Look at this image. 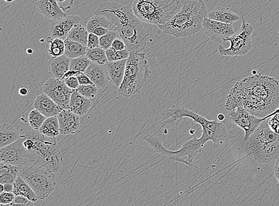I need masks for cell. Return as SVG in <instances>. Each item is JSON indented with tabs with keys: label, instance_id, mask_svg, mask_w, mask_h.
Wrapping results in <instances>:
<instances>
[{
	"label": "cell",
	"instance_id": "49",
	"mask_svg": "<svg viewBox=\"0 0 279 206\" xmlns=\"http://www.w3.org/2000/svg\"><path fill=\"white\" fill-rule=\"evenodd\" d=\"M19 93L22 96H26L30 93V89H29L27 86H23L19 89Z\"/></svg>",
	"mask_w": 279,
	"mask_h": 206
},
{
	"label": "cell",
	"instance_id": "40",
	"mask_svg": "<svg viewBox=\"0 0 279 206\" xmlns=\"http://www.w3.org/2000/svg\"><path fill=\"white\" fill-rule=\"evenodd\" d=\"M268 123L271 129L279 134V113L271 116L268 118Z\"/></svg>",
	"mask_w": 279,
	"mask_h": 206
},
{
	"label": "cell",
	"instance_id": "26",
	"mask_svg": "<svg viewBox=\"0 0 279 206\" xmlns=\"http://www.w3.org/2000/svg\"><path fill=\"white\" fill-rule=\"evenodd\" d=\"M19 168L8 162H0V183H14L20 174Z\"/></svg>",
	"mask_w": 279,
	"mask_h": 206
},
{
	"label": "cell",
	"instance_id": "46",
	"mask_svg": "<svg viewBox=\"0 0 279 206\" xmlns=\"http://www.w3.org/2000/svg\"><path fill=\"white\" fill-rule=\"evenodd\" d=\"M78 77L80 85H94L89 77L85 73H82Z\"/></svg>",
	"mask_w": 279,
	"mask_h": 206
},
{
	"label": "cell",
	"instance_id": "28",
	"mask_svg": "<svg viewBox=\"0 0 279 206\" xmlns=\"http://www.w3.org/2000/svg\"><path fill=\"white\" fill-rule=\"evenodd\" d=\"M65 55L70 59L86 56L87 47L75 41L66 38Z\"/></svg>",
	"mask_w": 279,
	"mask_h": 206
},
{
	"label": "cell",
	"instance_id": "14",
	"mask_svg": "<svg viewBox=\"0 0 279 206\" xmlns=\"http://www.w3.org/2000/svg\"><path fill=\"white\" fill-rule=\"evenodd\" d=\"M203 28L205 34L215 43L222 44L227 38L235 34L232 24L212 20L207 17L204 19Z\"/></svg>",
	"mask_w": 279,
	"mask_h": 206
},
{
	"label": "cell",
	"instance_id": "2",
	"mask_svg": "<svg viewBox=\"0 0 279 206\" xmlns=\"http://www.w3.org/2000/svg\"><path fill=\"white\" fill-rule=\"evenodd\" d=\"M94 14L106 16L130 53L144 52L146 50L148 34L144 22L137 17L133 9L117 2H106L99 5Z\"/></svg>",
	"mask_w": 279,
	"mask_h": 206
},
{
	"label": "cell",
	"instance_id": "1",
	"mask_svg": "<svg viewBox=\"0 0 279 206\" xmlns=\"http://www.w3.org/2000/svg\"><path fill=\"white\" fill-rule=\"evenodd\" d=\"M238 107L259 118H269L278 113L279 81L255 74L237 82L227 96L224 107L230 111Z\"/></svg>",
	"mask_w": 279,
	"mask_h": 206
},
{
	"label": "cell",
	"instance_id": "22",
	"mask_svg": "<svg viewBox=\"0 0 279 206\" xmlns=\"http://www.w3.org/2000/svg\"><path fill=\"white\" fill-rule=\"evenodd\" d=\"M91 106L90 99L85 97L75 90L70 98L69 108L73 113L81 117L88 113Z\"/></svg>",
	"mask_w": 279,
	"mask_h": 206
},
{
	"label": "cell",
	"instance_id": "48",
	"mask_svg": "<svg viewBox=\"0 0 279 206\" xmlns=\"http://www.w3.org/2000/svg\"><path fill=\"white\" fill-rule=\"evenodd\" d=\"M274 175L279 183V158L276 160L274 167Z\"/></svg>",
	"mask_w": 279,
	"mask_h": 206
},
{
	"label": "cell",
	"instance_id": "38",
	"mask_svg": "<svg viewBox=\"0 0 279 206\" xmlns=\"http://www.w3.org/2000/svg\"><path fill=\"white\" fill-rule=\"evenodd\" d=\"M98 89L95 85H80L76 91L85 97L91 99L97 96Z\"/></svg>",
	"mask_w": 279,
	"mask_h": 206
},
{
	"label": "cell",
	"instance_id": "34",
	"mask_svg": "<svg viewBox=\"0 0 279 206\" xmlns=\"http://www.w3.org/2000/svg\"><path fill=\"white\" fill-rule=\"evenodd\" d=\"M91 63L92 61L86 56L70 59V69L85 73Z\"/></svg>",
	"mask_w": 279,
	"mask_h": 206
},
{
	"label": "cell",
	"instance_id": "31",
	"mask_svg": "<svg viewBox=\"0 0 279 206\" xmlns=\"http://www.w3.org/2000/svg\"><path fill=\"white\" fill-rule=\"evenodd\" d=\"M99 27H103L110 30H113L114 28L112 22L106 16L102 15H95L86 24V28L89 33H92L94 29Z\"/></svg>",
	"mask_w": 279,
	"mask_h": 206
},
{
	"label": "cell",
	"instance_id": "24",
	"mask_svg": "<svg viewBox=\"0 0 279 206\" xmlns=\"http://www.w3.org/2000/svg\"><path fill=\"white\" fill-rule=\"evenodd\" d=\"M207 18L214 21L229 24L235 23L241 19V17L239 15L235 14L229 9L222 7V6H219L208 12Z\"/></svg>",
	"mask_w": 279,
	"mask_h": 206
},
{
	"label": "cell",
	"instance_id": "41",
	"mask_svg": "<svg viewBox=\"0 0 279 206\" xmlns=\"http://www.w3.org/2000/svg\"><path fill=\"white\" fill-rule=\"evenodd\" d=\"M34 204V202L24 195H15L14 203L12 205H31Z\"/></svg>",
	"mask_w": 279,
	"mask_h": 206
},
{
	"label": "cell",
	"instance_id": "27",
	"mask_svg": "<svg viewBox=\"0 0 279 206\" xmlns=\"http://www.w3.org/2000/svg\"><path fill=\"white\" fill-rule=\"evenodd\" d=\"M14 192L15 195L25 196L34 202H37L39 199L31 186L28 184L25 179L22 178L20 174L19 175L14 183Z\"/></svg>",
	"mask_w": 279,
	"mask_h": 206
},
{
	"label": "cell",
	"instance_id": "4",
	"mask_svg": "<svg viewBox=\"0 0 279 206\" xmlns=\"http://www.w3.org/2000/svg\"><path fill=\"white\" fill-rule=\"evenodd\" d=\"M34 140L29 152V164L42 167L54 173L59 171L63 163V157L56 138L46 136L40 130H29L24 134Z\"/></svg>",
	"mask_w": 279,
	"mask_h": 206
},
{
	"label": "cell",
	"instance_id": "52",
	"mask_svg": "<svg viewBox=\"0 0 279 206\" xmlns=\"http://www.w3.org/2000/svg\"><path fill=\"white\" fill-rule=\"evenodd\" d=\"M5 191V186L3 183H0V193Z\"/></svg>",
	"mask_w": 279,
	"mask_h": 206
},
{
	"label": "cell",
	"instance_id": "20",
	"mask_svg": "<svg viewBox=\"0 0 279 206\" xmlns=\"http://www.w3.org/2000/svg\"><path fill=\"white\" fill-rule=\"evenodd\" d=\"M35 109H38L47 118L57 116L63 110L50 96L46 93L37 96L33 104Z\"/></svg>",
	"mask_w": 279,
	"mask_h": 206
},
{
	"label": "cell",
	"instance_id": "9",
	"mask_svg": "<svg viewBox=\"0 0 279 206\" xmlns=\"http://www.w3.org/2000/svg\"><path fill=\"white\" fill-rule=\"evenodd\" d=\"M242 26L238 32H235L232 36L227 38L225 42H230L229 48H225L222 45L218 47L220 55L223 56L236 57L243 56L248 54L252 49L253 42L252 37L254 28L251 24L246 22L242 16Z\"/></svg>",
	"mask_w": 279,
	"mask_h": 206
},
{
	"label": "cell",
	"instance_id": "6",
	"mask_svg": "<svg viewBox=\"0 0 279 206\" xmlns=\"http://www.w3.org/2000/svg\"><path fill=\"white\" fill-rule=\"evenodd\" d=\"M152 74L146 54L131 53L127 59L123 82L118 87V93L125 97H130L140 93Z\"/></svg>",
	"mask_w": 279,
	"mask_h": 206
},
{
	"label": "cell",
	"instance_id": "23",
	"mask_svg": "<svg viewBox=\"0 0 279 206\" xmlns=\"http://www.w3.org/2000/svg\"><path fill=\"white\" fill-rule=\"evenodd\" d=\"M127 59L111 61L107 64L109 79L110 82L120 87L124 77Z\"/></svg>",
	"mask_w": 279,
	"mask_h": 206
},
{
	"label": "cell",
	"instance_id": "12",
	"mask_svg": "<svg viewBox=\"0 0 279 206\" xmlns=\"http://www.w3.org/2000/svg\"><path fill=\"white\" fill-rule=\"evenodd\" d=\"M43 91L59 107L65 109L69 108L70 98L75 90L69 88L63 80L52 77L45 83Z\"/></svg>",
	"mask_w": 279,
	"mask_h": 206
},
{
	"label": "cell",
	"instance_id": "33",
	"mask_svg": "<svg viewBox=\"0 0 279 206\" xmlns=\"http://www.w3.org/2000/svg\"><path fill=\"white\" fill-rule=\"evenodd\" d=\"M86 56L92 61V62L100 64H107L108 62L106 51L101 47L87 48Z\"/></svg>",
	"mask_w": 279,
	"mask_h": 206
},
{
	"label": "cell",
	"instance_id": "36",
	"mask_svg": "<svg viewBox=\"0 0 279 206\" xmlns=\"http://www.w3.org/2000/svg\"><path fill=\"white\" fill-rule=\"evenodd\" d=\"M130 54V51L127 48L121 51H117L111 47L106 50L108 62L127 59L129 57Z\"/></svg>",
	"mask_w": 279,
	"mask_h": 206
},
{
	"label": "cell",
	"instance_id": "15",
	"mask_svg": "<svg viewBox=\"0 0 279 206\" xmlns=\"http://www.w3.org/2000/svg\"><path fill=\"white\" fill-rule=\"evenodd\" d=\"M250 150L258 163L271 162L279 158V138L277 140L262 144Z\"/></svg>",
	"mask_w": 279,
	"mask_h": 206
},
{
	"label": "cell",
	"instance_id": "53",
	"mask_svg": "<svg viewBox=\"0 0 279 206\" xmlns=\"http://www.w3.org/2000/svg\"><path fill=\"white\" fill-rule=\"evenodd\" d=\"M6 3H10L14 2L15 0H5Z\"/></svg>",
	"mask_w": 279,
	"mask_h": 206
},
{
	"label": "cell",
	"instance_id": "30",
	"mask_svg": "<svg viewBox=\"0 0 279 206\" xmlns=\"http://www.w3.org/2000/svg\"><path fill=\"white\" fill-rule=\"evenodd\" d=\"M89 34L87 29L81 24H78L75 25L70 31L67 38L87 47Z\"/></svg>",
	"mask_w": 279,
	"mask_h": 206
},
{
	"label": "cell",
	"instance_id": "47",
	"mask_svg": "<svg viewBox=\"0 0 279 206\" xmlns=\"http://www.w3.org/2000/svg\"><path fill=\"white\" fill-rule=\"evenodd\" d=\"M111 30L106 28L103 27H99L94 29V30L93 31L92 33H94L95 35H98V37H101L102 36H103V35L107 34Z\"/></svg>",
	"mask_w": 279,
	"mask_h": 206
},
{
	"label": "cell",
	"instance_id": "43",
	"mask_svg": "<svg viewBox=\"0 0 279 206\" xmlns=\"http://www.w3.org/2000/svg\"><path fill=\"white\" fill-rule=\"evenodd\" d=\"M63 80L65 81L66 85L70 89L76 90L80 86L79 80L77 76L70 77Z\"/></svg>",
	"mask_w": 279,
	"mask_h": 206
},
{
	"label": "cell",
	"instance_id": "37",
	"mask_svg": "<svg viewBox=\"0 0 279 206\" xmlns=\"http://www.w3.org/2000/svg\"><path fill=\"white\" fill-rule=\"evenodd\" d=\"M118 38H120V35L117 31L114 30L109 31L107 34L99 37L100 47L105 51L108 50L111 47L113 41Z\"/></svg>",
	"mask_w": 279,
	"mask_h": 206
},
{
	"label": "cell",
	"instance_id": "29",
	"mask_svg": "<svg viewBox=\"0 0 279 206\" xmlns=\"http://www.w3.org/2000/svg\"><path fill=\"white\" fill-rule=\"evenodd\" d=\"M39 130L48 137L56 138L59 136L60 134V125L57 116L47 118Z\"/></svg>",
	"mask_w": 279,
	"mask_h": 206
},
{
	"label": "cell",
	"instance_id": "5",
	"mask_svg": "<svg viewBox=\"0 0 279 206\" xmlns=\"http://www.w3.org/2000/svg\"><path fill=\"white\" fill-rule=\"evenodd\" d=\"M184 0H134V14L144 23L165 25L181 9Z\"/></svg>",
	"mask_w": 279,
	"mask_h": 206
},
{
	"label": "cell",
	"instance_id": "35",
	"mask_svg": "<svg viewBox=\"0 0 279 206\" xmlns=\"http://www.w3.org/2000/svg\"><path fill=\"white\" fill-rule=\"evenodd\" d=\"M47 117L37 109H33L28 116V121L34 130H39Z\"/></svg>",
	"mask_w": 279,
	"mask_h": 206
},
{
	"label": "cell",
	"instance_id": "42",
	"mask_svg": "<svg viewBox=\"0 0 279 206\" xmlns=\"http://www.w3.org/2000/svg\"><path fill=\"white\" fill-rule=\"evenodd\" d=\"M100 47L99 37L94 33H89L88 36L87 48H93Z\"/></svg>",
	"mask_w": 279,
	"mask_h": 206
},
{
	"label": "cell",
	"instance_id": "8",
	"mask_svg": "<svg viewBox=\"0 0 279 206\" xmlns=\"http://www.w3.org/2000/svg\"><path fill=\"white\" fill-rule=\"evenodd\" d=\"M19 173L31 186L39 199L49 197L56 187L54 172L49 169L26 163L19 168Z\"/></svg>",
	"mask_w": 279,
	"mask_h": 206
},
{
	"label": "cell",
	"instance_id": "10",
	"mask_svg": "<svg viewBox=\"0 0 279 206\" xmlns=\"http://www.w3.org/2000/svg\"><path fill=\"white\" fill-rule=\"evenodd\" d=\"M197 124H200L203 129L201 137L206 142L212 141L214 149L220 151L226 149L230 139V134L225 121H210L200 116Z\"/></svg>",
	"mask_w": 279,
	"mask_h": 206
},
{
	"label": "cell",
	"instance_id": "44",
	"mask_svg": "<svg viewBox=\"0 0 279 206\" xmlns=\"http://www.w3.org/2000/svg\"><path fill=\"white\" fill-rule=\"evenodd\" d=\"M111 48L117 51H121L127 48L126 44L120 37L115 39L112 44Z\"/></svg>",
	"mask_w": 279,
	"mask_h": 206
},
{
	"label": "cell",
	"instance_id": "13",
	"mask_svg": "<svg viewBox=\"0 0 279 206\" xmlns=\"http://www.w3.org/2000/svg\"><path fill=\"white\" fill-rule=\"evenodd\" d=\"M24 137L21 135L19 140L0 150V162H8L21 167L28 163L29 152L24 145Z\"/></svg>",
	"mask_w": 279,
	"mask_h": 206
},
{
	"label": "cell",
	"instance_id": "21",
	"mask_svg": "<svg viewBox=\"0 0 279 206\" xmlns=\"http://www.w3.org/2000/svg\"><path fill=\"white\" fill-rule=\"evenodd\" d=\"M70 59L65 56L52 57L49 63V72L51 77L63 80L64 76L70 69Z\"/></svg>",
	"mask_w": 279,
	"mask_h": 206
},
{
	"label": "cell",
	"instance_id": "19",
	"mask_svg": "<svg viewBox=\"0 0 279 206\" xmlns=\"http://www.w3.org/2000/svg\"><path fill=\"white\" fill-rule=\"evenodd\" d=\"M85 73L98 89L105 88L110 82L106 64H100L92 62Z\"/></svg>",
	"mask_w": 279,
	"mask_h": 206
},
{
	"label": "cell",
	"instance_id": "7",
	"mask_svg": "<svg viewBox=\"0 0 279 206\" xmlns=\"http://www.w3.org/2000/svg\"><path fill=\"white\" fill-rule=\"evenodd\" d=\"M144 139L157 153L166 156L174 162L184 163L195 168H198L194 163L195 157L202 152L205 144L207 143L202 137H194L186 141L180 149L172 151L167 149L163 144L162 138L156 134L147 135Z\"/></svg>",
	"mask_w": 279,
	"mask_h": 206
},
{
	"label": "cell",
	"instance_id": "16",
	"mask_svg": "<svg viewBox=\"0 0 279 206\" xmlns=\"http://www.w3.org/2000/svg\"><path fill=\"white\" fill-rule=\"evenodd\" d=\"M59 120L60 134H75L78 133L81 119L80 116L76 115L70 109H63L57 116Z\"/></svg>",
	"mask_w": 279,
	"mask_h": 206
},
{
	"label": "cell",
	"instance_id": "51",
	"mask_svg": "<svg viewBox=\"0 0 279 206\" xmlns=\"http://www.w3.org/2000/svg\"><path fill=\"white\" fill-rule=\"evenodd\" d=\"M217 119L218 120H219V121H223L225 120L226 119L225 115H224L223 114H220L217 115Z\"/></svg>",
	"mask_w": 279,
	"mask_h": 206
},
{
	"label": "cell",
	"instance_id": "3",
	"mask_svg": "<svg viewBox=\"0 0 279 206\" xmlns=\"http://www.w3.org/2000/svg\"><path fill=\"white\" fill-rule=\"evenodd\" d=\"M208 14L203 0H184L180 11L168 23L158 27L175 38L191 36L203 30V22Z\"/></svg>",
	"mask_w": 279,
	"mask_h": 206
},
{
	"label": "cell",
	"instance_id": "45",
	"mask_svg": "<svg viewBox=\"0 0 279 206\" xmlns=\"http://www.w3.org/2000/svg\"><path fill=\"white\" fill-rule=\"evenodd\" d=\"M75 0H57L60 8L64 12L71 9Z\"/></svg>",
	"mask_w": 279,
	"mask_h": 206
},
{
	"label": "cell",
	"instance_id": "50",
	"mask_svg": "<svg viewBox=\"0 0 279 206\" xmlns=\"http://www.w3.org/2000/svg\"><path fill=\"white\" fill-rule=\"evenodd\" d=\"M5 191L6 192H14V183H6L4 184Z\"/></svg>",
	"mask_w": 279,
	"mask_h": 206
},
{
	"label": "cell",
	"instance_id": "32",
	"mask_svg": "<svg viewBox=\"0 0 279 206\" xmlns=\"http://www.w3.org/2000/svg\"><path fill=\"white\" fill-rule=\"evenodd\" d=\"M47 42L50 45L49 54L52 57H60L65 54V40L60 38L48 37Z\"/></svg>",
	"mask_w": 279,
	"mask_h": 206
},
{
	"label": "cell",
	"instance_id": "11",
	"mask_svg": "<svg viewBox=\"0 0 279 206\" xmlns=\"http://www.w3.org/2000/svg\"><path fill=\"white\" fill-rule=\"evenodd\" d=\"M268 118H259L250 114L242 107H236L232 110L228 111L227 119L234 125L241 128L245 132L243 141L249 140L250 136L261 124V122Z\"/></svg>",
	"mask_w": 279,
	"mask_h": 206
},
{
	"label": "cell",
	"instance_id": "17",
	"mask_svg": "<svg viewBox=\"0 0 279 206\" xmlns=\"http://www.w3.org/2000/svg\"><path fill=\"white\" fill-rule=\"evenodd\" d=\"M81 18L79 16H67L60 20L54 21L50 27L52 37L65 40L70 31L76 24H79Z\"/></svg>",
	"mask_w": 279,
	"mask_h": 206
},
{
	"label": "cell",
	"instance_id": "39",
	"mask_svg": "<svg viewBox=\"0 0 279 206\" xmlns=\"http://www.w3.org/2000/svg\"><path fill=\"white\" fill-rule=\"evenodd\" d=\"M15 194L14 192H3L0 194L1 205H12L14 203Z\"/></svg>",
	"mask_w": 279,
	"mask_h": 206
},
{
	"label": "cell",
	"instance_id": "25",
	"mask_svg": "<svg viewBox=\"0 0 279 206\" xmlns=\"http://www.w3.org/2000/svg\"><path fill=\"white\" fill-rule=\"evenodd\" d=\"M21 137L18 131L12 125L2 124L0 126V148L15 142Z\"/></svg>",
	"mask_w": 279,
	"mask_h": 206
},
{
	"label": "cell",
	"instance_id": "18",
	"mask_svg": "<svg viewBox=\"0 0 279 206\" xmlns=\"http://www.w3.org/2000/svg\"><path fill=\"white\" fill-rule=\"evenodd\" d=\"M38 12L50 20L56 21L67 16L57 2V0H38L36 3Z\"/></svg>",
	"mask_w": 279,
	"mask_h": 206
}]
</instances>
